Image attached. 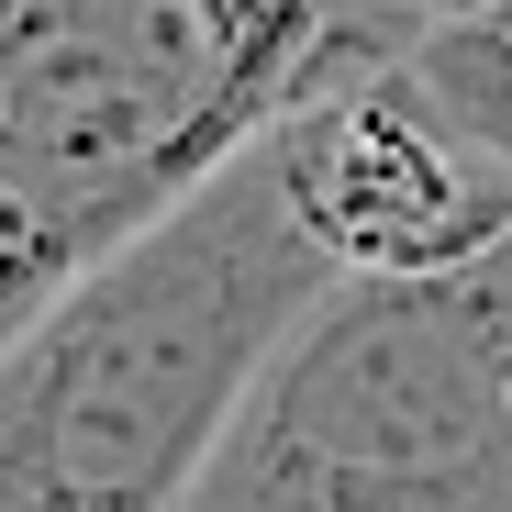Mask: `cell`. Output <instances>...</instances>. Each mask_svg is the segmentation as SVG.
I'll return each instance as SVG.
<instances>
[{"label": "cell", "instance_id": "cell-1", "mask_svg": "<svg viewBox=\"0 0 512 512\" xmlns=\"http://www.w3.org/2000/svg\"><path fill=\"white\" fill-rule=\"evenodd\" d=\"M412 45L423 0H0V346Z\"/></svg>", "mask_w": 512, "mask_h": 512}, {"label": "cell", "instance_id": "cell-2", "mask_svg": "<svg viewBox=\"0 0 512 512\" xmlns=\"http://www.w3.org/2000/svg\"><path fill=\"white\" fill-rule=\"evenodd\" d=\"M334 290L279 156H245L0 346V512H190L256 379Z\"/></svg>", "mask_w": 512, "mask_h": 512}, {"label": "cell", "instance_id": "cell-3", "mask_svg": "<svg viewBox=\"0 0 512 512\" xmlns=\"http://www.w3.org/2000/svg\"><path fill=\"white\" fill-rule=\"evenodd\" d=\"M190 512H512V245L468 279H346Z\"/></svg>", "mask_w": 512, "mask_h": 512}, {"label": "cell", "instance_id": "cell-4", "mask_svg": "<svg viewBox=\"0 0 512 512\" xmlns=\"http://www.w3.org/2000/svg\"><path fill=\"white\" fill-rule=\"evenodd\" d=\"M268 156L334 279H468L512 245V167L423 101L412 56L312 101Z\"/></svg>", "mask_w": 512, "mask_h": 512}, {"label": "cell", "instance_id": "cell-5", "mask_svg": "<svg viewBox=\"0 0 512 512\" xmlns=\"http://www.w3.org/2000/svg\"><path fill=\"white\" fill-rule=\"evenodd\" d=\"M412 78H423V101H435L479 156L512 167V0H479V12L435 23L412 45Z\"/></svg>", "mask_w": 512, "mask_h": 512}, {"label": "cell", "instance_id": "cell-6", "mask_svg": "<svg viewBox=\"0 0 512 512\" xmlns=\"http://www.w3.org/2000/svg\"><path fill=\"white\" fill-rule=\"evenodd\" d=\"M457 12H479V0H423V34H435V23H457Z\"/></svg>", "mask_w": 512, "mask_h": 512}]
</instances>
